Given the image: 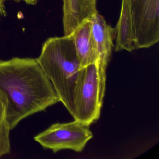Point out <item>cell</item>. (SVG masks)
<instances>
[{"mask_svg":"<svg viewBox=\"0 0 159 159\" xmlns=\"http://www.w3.org/2000/svg\"><path fill=\"white\" fill-rule=\"evenodd\" d=\"M106 69L97 62L82 68L74 94V120L89 126L99 119L106 89Z\"/></svg>","mask_w":159,"mask_h":159,"instance_id":"cell-3","label":"cell"},{"mask_svg":"<svg viewBox=\"0 0 159 159\" xmlns=\"http://www.w3.org/2000/svg\"><path fill=\"white\" fill-rule=\"evenodd\" d=\"M6 1H7V0H6ZM16 1H20V0H16Z\"/></svg>","mask_w":159,"mask_h":159,"instance_id":"cell-13","label":"cell"},{"mask_svg":"<svg viewBox=\"0 0 159 159\" xmlns=\"http://www.w3.org/2000/svg\"><path fill=\"white\" fill-rule=\"evenodd\" d=\"M135 49L159 41V0H130Z\"/></svg>","mask_w":159,"mask_h":159,"instance_id":"cell-5","label":"cell"},{"mask_svg":"<svg viewBox=\"0 0 159 159\" xmlns=\"http://www.w3.org/2000/svg\"><path fill=\"white\" fill-rule=\"evenodd\" d=\"M11 130L10 124L7 119L6 106L3 99L0 96V158L11 152Z\"/></svg>","mask_w":159,"mask_h":159,"instance_id":"cell-10","label":"cell"},{"mask_svg":"<svg viewBox=\"0 0 159 159\" xmlns=\"http://www.w3.org/2000/svg\"><path fill=\"white\" fill-rule=\"evenodd\" d=\"M115 29V52L125 50L132 52L135 50L130 0H122L120 15Z\"/></svg>","mask_w":159,"mask_h":159,"instance_id":"cell-9","label":"cell"},{"mask_svg":"<svg viewBox=\"0 0 159 159\" xmlns=\"http://www.w3.org/2000/svg\"><path fill=\"white\" fill-rule=\"evenodd\" d=\"M5 1L6 0H0V14L2 16H6L7 15L4 5Z\"/></svg>","mask_w":159,"mask_h":159,"instance_id":"cell-11","label":"cell"},{"mask_svg":"<svg viewBox=\"0 0 159 159\" xmlns=\"http://www.w3.org/2000/svg\"><path fill=\"white\" fill-rule=\"evenodd\" d=\"M91 19L84 21L70 35L83 68L97 61V56L92 34Z\"/></svg>","mask_w":159,"mask_h":159,"instance_id":"cell-8","label":"cell"},{"mask_svg":"<svg viewBox=\"0 0 159 159\" xmlns=\"http://www.w3.org/2000/svg\"><path fill=\"white\" fill-rule=\"evenodd\" d=\"M64 36L70 35L84 21L96 14L97 0H63Z\"/></svg>","mask_w":159,"mask_h":159,"instance_id":"cell-7","label":"cell"},{"mask_svg":"<svg viewBox=\"0 0 159 159\" xmlns=\"http://www.w3.org/2000/svg\"><path fill=\"white\" fill-rule=\"evenodd\" d=\"M92 34L97 56V62L102 66L107 68L110 60L113 41L115 39V28L107 24L103 16L98 13L91 19Z\"/></svg>","mask_w":159,"mask_h":159,"instance_id":"cell-6","label":"cell"},{"mask_svg":"<svg viewBox=\"0 0 159 159\" xmlns=\"http://www.w3.org/2000/svg\"><path fill=\"white\" fill-rule=\"evenodd\" d=\"M0 96L11 130L27 117L60 102L37 58L0 60Z\"/></svg>","mask_w":159,"mask_h":159,"instance_id":"cell-1","label":"cell"},{"mask_svg":"<svg viewBox=\"0 0 159 159\" xmlns=\"http://www.w3.org/2000/svg\"><path fill=\"white\" fill-rule=\"evenodd\" d=\"M29 5H36L38 2V0H23Z\"/></svg>","mask_w":159,"mask_h":159,"instance_id":"cell-12","label":"cell"},{"mask_svg":"<svg viewBox=\"0 0 159 159\" xmlns=\"http://www.w3.org/2000/svg\"><path fill=\"white\" fill-rule=\"evenodd\" d=\"M37 59L60 102L74 118V94L82 67L72 35L48 39Z\"/></svg>","mask_w":159,"mask_h":159,"instance_id":"cell-2","label":"cell"},{"mask_svg":"<svg viewBox=\"0 0 159 159\" xmlns=\"http://www.w3.org/2000/svg\"><path fill=\"white\" fill-rule=\"evenodd\" d=\"M89 126L75 120L66 123H56L34 137V140L44 148L54 152L63 149L81 152L93 138Z\"/></svg>","mask_w":159,"mask_h":159,"instance_id":"cell-4","label":"cell"}]
</instances>
